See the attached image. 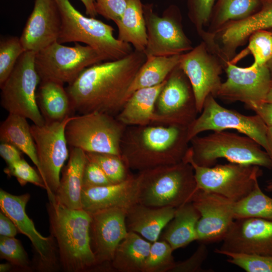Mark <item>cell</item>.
Returning <instances> with one entry per match:
<instances>
[{
	"label": "cell",
	"mask_w": 272,
	"mask_h": 272,
	"mask_svg": "<svg viewBox=\"0 0 272 272\" xmlns=\"http://www.w3.org/2000/svg\"><path fill=\"white\" fill-rule=\"evenodd\" d=\"M216 253L226 256L227 261L247 272H272V255L251 254L215 249Z\"/></svg>",
	"instance_id": "cell-39"
},
{
	"label": "cell",
	"mask_w": 272,
	"mask_h": 272,
	"mask_svg": "<svg viewBox=\"0 0 272 272\" xmlns=\"http://www.w3.org/2000/svg\"><path fill=\"white\" fill-rule=\"evenodd\" d=\"M187 128L150 124L126 126L120 155L127 168L139 172L184 160L189 148Z\"/></svg>",
	"instance_id": "cell-2"
},
{
	"label": "cell",
	"mask_w": 272,
	"mask_h": 272,
	"mask_svg": "<svg viewBox=\"0 0 272 272\" xmlns=\"http://www.w3.org/2000/svg\"><path fill=\"white\" fill-rule=\"evenodd\" d=\"M151 242L128 231L117 247L110 265L119 272H143Z\"/></svg>",
	"instance_id": "cell-28"
},
{
	"label": "cell",
	"mask_w": 272,
	"mask_h": 272,
	"mask_svg": "<svg viewBox=\"0 0 272 272\" xmlns=\"http://www.w3.org/2000/svg\"><path fill=\"white\" fill-rule=\"evenodd\" d=\"M147 42L144 53L152 56H172L191 50L192 42L185 33L179 9L171 5L159 16L151 4H143Z\"/></svg>",
	"instance_id": "cell-13"
},
{
	"label": "cell",
	"mask_w": 272,
	"mask_h": 272,
	"mask_svg": "<svg viewBox=\"0 0 272 272\" xmlns=\"http://www.w3.org/2000/svg\"><path fill=\"white\" fill-rule=\"evenodd\" d=\"M18 230L13 221L2 211L0 213V235L15 237Z\"/></svg>",
	"instance_id": "cell-48"
},
{
	"label": "cell",
	"mask_w": 272,
	"mask_h": 272,
	"mask_svg": "<svg viewBox=\"0 0 272 272\" xmlns=\"http://www.w3.org/2000/svg\"><path fill=\"white\" fill-rule=\"evenodd\" d=\"M264 101L272 102V84Z\"/></svg>",
	"instance_id": "cell-52"
},
{
	"label": "cell",
	"mask_w": 272,
	"mask_h": 272,
	"mask_svg": "<svg viewBox=\"0 0 272 272\" xmlns=\"http://www.w3.org/2000/svg\"><path fill=\"white\" fill-rule=\"evenodd\" d=\"M36 98L45 122L62 120L73 111L66 89L59 83L41 81Z\"/></svg>",
	"instance_id": "cell-29"
},
{
	"label": "cell",
	"mask_w": 272,
	"mask_h": 272,
	"mask_svg": "<svg viewBox=\"0 0 272 272\" xmlns=\"http://www.w3.org/2000/svg\"><path fill=\"white\" fill-rule=\"evenodd\" d=\"M235 219L258 218L272 221V197L266 195L257 182L244 198L235 202Z\"/></svg>",
	"instance_id": "cell-34"
},
{
	"label": "cell",
	"mask_w": 272,
	"mask_h": 272,
	"mask_svg": "<svg viewBox=\"0 0 272 272\" xmlns=\"http://www.w3.org/2000/svg\"><path fill=\"white\" fill-rule=\"evenodd\" d=\"M0 256L13 266L25 271L31 269L27 252L15 237H0Z\"/></svg>",
	"instance_id": "cell-40"
},
{
	"label": "cell",
	"mask_w": 272,
	"mask_h": 272,
	"mask_svg": "<svg viewBox=\"0 0 272 272\" xmlns=\"http://www.w3.org/2000/svg\"><path fill=\"white\" fill-rule=\"evenodd\" d=\"M22 152L12 144L1 142L0 144V155L7 165L21 160Z\"/></svg>",
	"instance_id": "cell-47"
},
{
	"label": "cell",
	"mask_w": 272,
	"mask_h": 272,
	"mask_svg": "<svg viewBox=\"0 0 272 272\" xmlns=\"http://www.w3.org/2000/svg\"><path fill=\"white\" fill-rule=\"evenodd\" d=\"M4 171L8 176L15 177L21 186L30 183L45 189L46 188L39 173L23 158L7 165Z\"/></svg>",
	"instance_id": "cell-42"
},
{
	"label": "cell",
	"mask_w": 272,
	"mask_h": 272,
	"mask_svg": "<svg viewBox=\"0 0 272 272\" xmlns=\"http://www.w3.org/2000/svg\"><path fill=\"white\" fill-rule=\"evenodd\" d=\"M146 59L144 52L134 49L122 58L103 61L85 69L65 88L73 111L80 114L98 112L116 116Z\"/></svg>",
	"instance_id": "cell-1"
},
{
	"label": "cell",
	"mask_w": 272,
	"mask_h": 272,
	"mask_svg": "<svg viewBox=\"0 0 272 272\" xmlns=\"http://www.w3.org/2000/svg\"><path fill=\"white\" fill-rule=\"evenodd\" d=\"M180 57L181 54L147 57L128 90L127 100L138 89L154 87L164 82L178 65Z\"/></svg>",
	"instance_id": "cell-32"
},
{
	"label": "cell",
	"mask_w": 272,
	"mask_h": 272,
	"mask_svg": "<svg viewBox=\"0 0 272 272\" xmlns=\"http://www.w3.org/2000/svg\"><path fill=\"white\" fill-rule=\"evenodd\" d=\"M266 138L269 149L268 154L272 162V126H267Z\"/></svg>",
	"instance_id": "cell-50"
},
{
	"label": "cell",
	"mask_w": 272,
	"mask_h": 272,
	"mask_svg": "<svg viewBox=\"0 0 272 272\" xmlns=\"http://www.w3.org/2000/svg\"><path fill=\"white\" fill-rule=\"evenodd\" d=\"M50 231L56 244L59 262L66 272H82L97 267L91 246V215L49 199L47 205Z\"/></svg>",
	"instance_id": "cell-3"
},
{
	"label": "cell",
	"mask_w": 272,
	"mask_h": 272,
	"mask_svg": "<svg viewBox=\"0 0 272 272\" xmlns=\"http://www.w3.org/2000/svg\"><path fill=\"white\" fill-rule=\"evenodd\" d=\"M225 71L227 79L222 83L216 98L228 102H242L245 105L265 101L272 84L266 64L252 63L241 67L228 61Z\"/></svg>",
	"instance_id": "cell-17"
},
{
	"label": "cell",
	"mask_w": 272,
	"mask_h": 272,
	"mask_svg": "<svg viewBox=\"0 0 272 272\" xmlns=\"http://www.w3.org/2000/svg\"><path fill=\"white\" fill-rule=\"evenodd\" d=\"M260 2H262V1H271V0H259Z\"/></svg>",
	"instance_id": "cell-55"
},
{
	"label": "cell",
	"mask_w": 272,
	"mask_h": 272,
	"mask_svg": "<svg viewBox=\"0 0 272 272\" xmlns=\"http://www.w3.org/2000/svg\"><path fill=\"white\" fill-rule=\"evenodd\" d=\"M226 65L202 41L181 54L179 66L190 83L198 113L209 95L216 97L222 83L220 76Z\"/></svg>",
	"instance_id": "cell-15"
},
{
	"label": "cell",
	"mask_w": 272,
	"mask_h": 272,
	"mask_svg": "<svg viewBox=\"0 0 272 272\" xmlns=\"http://www.w3.org/2000/svg\"><path fill=\"white\" fill-rule=\"evenodd\" d=\"M70 148L68 161L61 170L62 176L54 199L69 208L81 209L83 175L87 157L82 149Z\"/></svg>",
	"instance_id": "cell-25"
},
{
	"label": "cell",
	"mask_w": 272,
	"mask_h": 272,
	"mask_svg": "<svg viewBox=\"0 0 272 272\" xmlns=\"http://www.w3.org/2000/svg\"><path fill=\"white\" fill-rule=\"evenodd\" d=\"M112 184L101 168L87 159L83 175V187H98Z\"/></svg>",
	"instance_id": "cell-45"
},
{
	"label": "cell",
	"mask_w": 272,
	"mask_h": 272,
	"mask_svg": "<svg viewBox=\"0 0 272 272\" xmlns=\"http://www.w3.org/2000/svg\"><path fill=\"white\" fill-rule=\"evenodd\" d=\"M189 152L193 161L203 167L213 166L220 158L231 163L272 168V162L265 151L246 135L226 130L213 131L206 136L193 137Z\"/></svg>",
	"instance_id": "cell-6"
},
{
	"label": "cell",
	"mask_w": 272,
	"mask_h": 272,
	"mask_svg": "<svg viewBox=\"0 0 272 272\" xmlns=\"http://www.w3.org/2000/svg\"><path fill=\"white\" fill-rule=\"evenodd\" d=\"M126 126L115 116L98 112L73 116L65 127L70 147L86 153L120 155V144Z\"/></svg>",
	"instance_id": "cell-7"
},
{
	"label": "cell",
	"mask_w": 272,
	"mask_h": 272,
	"mask_svg": "<svg viewBox=\"0 0 272 272\" xmlns=\"http://www.w3.org/2000/svg\"><path fill=\"white\" fill-rule=\"evenodd\" d=\"M13 265L10 262L5 263H1L0 264V271L1 272H7L11 270Z\"/></svg>",
	"instance_id": "cell-51"
},
{
	"label": "cell",
	"mask_w": 272,
	"mask_h": 272,
	"mask_svg": "<svg viewBox=\"0 0 272 272\" xmlns=\"http://www.w3.org/2000/svg\"><path fill=\"white\" fill-rule=\"evenodd\" d=\"M61 25L54 0H35L20 37L25 51L35 53L57 41Z\"/></svg>",
	"instance_id": "cell-21"
},
{
	"label": "cell",
	"mask_w": 272,
	"mask_h": 272,
	"mask_svg": "<svg viewBox=\"0 0 272 272\" xmlns=\"http://www.w3.org/2000/svg\"><path fill=\"white\" fill-rule=\"evenodd\" d=\"M173 251L165 240L152 242L143 272H171L176 264Z\"/></svg>",
	"instance_id": "cell-36"
},
{
	"label": "cell",
	"mask_w": 272,
	"mask_h": 272,
	"mask_svg": "<svg viewBox=\"0 0 272 272\" xmlns=\"http://www.w3.org/2000/svg\"><path fill=\"white\" fill-rule=\"evenodd\" d=\"M30 195H14L1 189V210L14 223L19 232L31 241L35 253L36 269L45 271L56 269L59 261L57 248L53 237H44L35 228L26 213Z\"/></svg>",
	"instance_id": "cell-16"
},
{
	"label": "cell",
	"mask_w": 272,
	"mask_h": 272,
	"mask_svg": "<svg viewBox=\"0 0 272 272\" xmlns=\"http://www.w3.org/2000/svg\"><path fill=\"white\" fill-rule=\"evenodd\" d=\"M126 212L114 207L90 213L91 246L97 267L110 265L117 247L127 235Z\"/></svg>",
	"instance_id": "cell-19"
},
{
	"label": "cell",
	"mask_w": 272,
	"mask_h": 272,
	"mask_svg": "<svg viewBox=\"0 0 272 272\" xmlns=\"http://www.w3.org/2000/svg\"><path fill=\"white\" fill-rule=\"evenodd\" d=\"M166 80L157 86L132 93L115 116L117 119L126 126L155 124L156 103Z\"/></svg>",
	"instance_id": "cell-26"
},
{
	"label": "cell",
	"mask_w": 272,
	"mask_h": 272,
	"mask_svg": "<svg viewBox=\"0 0 272 272\" xmlns=\"http://www.w3.org/2000/svg\"><path fill=\"white\" fill-rule=\"evenodd\" d=\"M200 214L192 202L176 208L173 219L165 227L162 240L167 242L173 250L197 241L196 227Z\"/></svg>",
	"instance_id": "cell-27"
},
{
	"label": "cell",
	"mask_w": 272,
	"mask_h": 272,
	"mask_svg": "<svg viewBox=\"0 0 272 272\" xmlns=\"http://www.w3.org/2000/svg\"><path fill=\"white\" fill-rule=\"evenodd\" d=\"M155 124L188 128L198 113L190 83L178 65L170 74L157 98Z\"/></svg>",
	"instance_id": "cell-14"
},
{
	"label": "cell",
	"mask_w": 272,
	"mask_h": 272,
	"mask_svg": "<svg viewBox=\"0 0 272 272\" xmlns=\"http://www.w3.org/2000/svg\"><path fill=\"white\" fill-rule=\"evenodd\" d=\"M260 7L259 0H217L206 31L214 34L229 23L248 18Z\"/></svg>",
	"instance_id": "cell-33"
},
{
	"label": "cell",
	"mask_w": 272,
	"mask_h": 272,
	"mask_svg": "<svg viewBox=\"0 0 272 272\" xmlns=\"http://www.w3.org/2000/svg\"><path fill=\"white\" fill-rule=\"evenodd\" d=\"M208 255L205 243H200L195 251L184 261L176 262L171 272H199L205 271L202 264Z\"/></svg>",
	"instance_id": "cell-44"
},
{
	"label": "cell",
	"mask_w": 272,
	"mask_h": 272,
	"mask_svg": "<svg viewBox=\"0 0 272 272\" xmlns=\"http://www.w3.org/2000/svg\"><path fill=\"white\" fill-rule=\"evenodd\" d=\"M261 2L260 9L242 20L229 23L213 34L223 57L230 61L237 49L245 45L254 32L272 29V1Z\"/></svg>",
	"instance_id": "cell-22"
},
{
	"label": "cell",
	"mask_w": 272,
	"mask_h": 272,
	"mask_svg": "<svg viewBox=\"0 0 272 272\" xmlns=\"http://www.w3.org/2000/svg\"><path fill=\"white\" fill-rule=\"evenodd\" d=\"M73 116L60 121L45 122L43 125L30 126L39 161V174L46 186L49 199L55 197L60 182V174L70 151L65 137V127Z\"/></svg>",
	"instance_id": "cell-11"
},
{
	"label": "cell",
	"mask_w": 272,
	"mask_h": 272,
	"mask_svg": "<svg viewBox=\"0 0 272 272\" xmlns=\"http://www.w3.org/2000/svg\"><path fill=\"white\" fill-rule=\"evenodd\" d=\"M27 119L19 115L9 113L0 125V141L13 145L31 160L37 167L40 166L35 142Z\"/></svg>",
	"instance_id": "cell-31"
},
{
	"label": "cell",
	"mask_w": 272,
	"mask_h": 272,
	"mask_svg": "<svg viewBox=\"0 0 272 272\" xmlns=\"http://www.w3.org/2000/svg\"><path fill=\"white\" fill-rule=\"evenodd\" d=\"M266 65L267 66L272 78V57L270 58V59L266 63Z\"/></svg>",
	"instance_id": "cell-53"
},
{
	"label": "cell",
	"mask_w": 272,
	"mask_h": 272,
	"mask_svg": "<svg viewBox=\"0 0 272 272\" xmlns=\"http://www.w3.org/2000/svg\"><path fill=\"white\" fill-rule=\"evenodd\" d=\"M26 51L20 37L10 36L0 41V86L8 79L18 59Z\"/></svg>",
	"instance_id": "cell-38"
},
{
	"label": "cell",
	"mask_w": 272,
	"mask_h": 272,
	"mask_svg": "<svg viewBox=\"0 0 272 272\" xmlns=\"http://www.w3.org/2000/svg\"><path fill=\"white\" fill-rule=\"evenodd\" d=\"M139 182L131 175L118 183L91 187H83L82 209L90 213L107 208L117 207L127 210L138 203Z\"/></svg>",
	"instance_id": "cell-23"
},
{
	"label": "cell",
	"mask_w": 272,
	"mask_h": 272,
	"mask_svg": "<svg viewBox=\"0 0 272 272\" xmlns=\"http://www.w3.org/2000/svg\"><path fill=\"white\" fill-rule=\"evenodd\" d=\"M35 52L26 51L19 58L10 75L0 86L1 105L9 113L23 116L41 126L45 120L37 101L41 80L35 67Z\"/></svg>",
	"instance_id": "cell-8"
},
{
	"label": "cell",
	"mask_w": 272,
	"mask_h": 272,
	"mask_svg": "<svg viewBox=\"0 0 272 272\" xmlns=\"http://www.w3.org/2000/svg\"><path fill=\"white\" fill-rule=\"evenodd\" d=\"M138 203L177 208L192 201L198 190L192 165L184 159L171 165L139 172Z\"/></svg>",
	"instance_id": "cell-4"
},
{
	"label": "cell",
	"mask_w": 272,
	"mask_h": 272,
	"mask_svg": "<svg viewBox=\"0 0 272 272\" xmlns=\"http://www.w3.org/2000/svg\"><path fill=\"white\" fill-rule=\"evenodd\" d=\"M88 160L96 163L112 183H118L128 178L131 174L120 156L100 153H86Z\"/></svg>",
	"instance_id": "cell-37"
},
{
	"label": "cell",
	"mask_w": 272,
	"mask_h": 272,
	"mask_svg": "<svg viewBox=\"0 0 272 272\" xmlns=\"http://www.w3.org/2000/svg\"><path fill=\"white\" fill-rule=\"evenodd\" d=\"M85 8L86 14L90 17L96 18L97 13L95 8V0H80Z\"/></svg>",
	"instance_id": "cell-49"
},
{
	"label": "cell",
	"mask_w": 272,
	"mask_h": 272,
	"mask_svg": "<svg viewBox=\"0 0 272 272\" xmlns=\"http://www.w3.org/2000/svg\"><path fill=\"white\" fill-rule=\"evenodd\" d=\"M265 189L268 191H272V180L267 183Z\"/></svg>",
	"instance_id": "cell-54"
},
{
	"label": "cell",
	"mask_w": 272,
	"mask_h": 272,
	"mask_svg": "<svg viewBox=\"0 0 272 272\" xmlns=\"http://www.w3.org/2000/svg\"><path fill=\"white\" fill-rule=\"evenodd\" d=\"M217 0H187L188 16L199 35L208 26Z\"/></svg>",
	"instance_id": "cell-41"
},
{
	"label": "cell",
	"mask_w": 272,
	"mask_h": 272,
	"mask_svg": "<svg viewBox=\"0 0 272 272\" xmlns=\"http://www.w3.org/2000/svg\"><path fill=\"white\" fill-rule=\"evenodd\" d=\"M175 210L173 207L155 208L137 203L127 210V230L151 243L157 241L162 230L173 219Z\"/></svg>",
	"instance_id": "cell-24"
},
{
	"label": "cell",
	"mask_w": 272,
	"mask_h": 272,
	"mask_svg": "<svg viewBox=\"0 0 272 272\" xmlns=\"http://www.w3.org/2000/svg\"><path fill=\"white\" fill-rule=\"evenodd\" d=\"M191 202L200 214L196 227L197 241L205 244L222 241L235 220V202L199 189Z\"/></svg>",
	"instance_id": "cell-18"
},
{
	"label": "cell",
	"mask_w": 272,
	"mask_h": 272,
	"mask_svg": "<svg viewBox=\"0 0 272 272\" xmlns=\"http://www.w3.org/2000/svg\"><path fill=\"white\" fill-rule=\"evenodd\" d=\"M54 1L61 21L58 43H83L96 50L105 61L122 58L133 51L131 44L114 37L111 25L84 16L70 0Z\"/></svg>",
	"instance_id": "cell-5"
},
{
	"label": "cell",
	"mask_w": 272,
	"mask_h": 272,
	"mask_svg": "<svg viewBox=\"0 0 272 272\" xmlns=\"http://www.w3.org/2000/svg\"><path fill=\"white\" fill-rule=\"evenodd\" d=\"M127 0H95L97 14L115 23L121 18L126 9Z\"/></svg>",
	"instance_id": "cell-43"
},
{
	"label": "cell",
	"mask_w": 272,
	"mask_h": 272,
	"mask_svg": "<svg viewBox=\"0 0 272 272\" xmlns=\"http://www.w3.org/2000/svg\"><path fill=\"white\" fill-rule=\"evenodd\" d=\"M245 107L253 111L267 126H272V102L252 103L245 104Z\"/></svg>",
	"instance_id": "cell-46"
},
{
	"label": "cell",
	"mask_w": 272,
	"mask_h": 272,
	"mask_svg": "<svg viewBox=\"0 0 272 272\" xmlns=\"http://www.w3.org/2000/svg\"><path fill=\"white\" fill-rule=\"evenodd\" d=\"M192 166L198 189L218 194L234 201L246 196L262 174L259 166L230 162L203 167L192 160L189 149L184 158Z\"/></svg>",
	"instance_id": "cell-9"
},
{
	"label": "cell",
	"mask_w": 272,
	"mask_h": 272,
	"mask_svg": "<svg viewBox=\"0 0 272 272\" xmlns=\"http://www.w3.org/2000/svg\"><path fill=\"white\" fill-rule=\"evenodd\" d=\"M115 24L118 40L131 44L134 50L144 52L147 34L141 0H127L121 18Z\"/></svg>",
	"instance_id": "cell-30"
},
{
	"label": "cell",
	"mask_w": 272,
	"mask_h": 272,
	"mask_svg": "<svg viewBox=\"0 0 272 272\" xmlns=\"http://www.w3.org/2000/svg\"><path fill=\"white\" fill-rule=\"evenodd\" d=\"M220 250L272 255V221L258 218L235 219Z\"/></svg>",
	"instance_id": "cell-20"
},
{
	"label": "cell",
	"mask_w": 272,
	"mask_h": 272,
	"mask_svg": "<svg viewBox=\"0 0 272 272\" xmlns=\"http://www.w3.org/2000/svg\"><path fill=\"white\" fill-rule=\"evenodd\" d=\"M105 61L88 45L67 46L56 41L35 53V65L41 81L64 85L74 81L86 68Z\"/></svg>",
	"instance_id": "cell-10"
},
{
	"label": "cell",
	"mask_w": 272,
	"mask_h": 272,
	"mask_svg": "<svg viewBox=\"0 0 272 272\" xmlns=\"http://www.w3.org/2000/svg\"><path fill=\"white\" fill-rule=\"evenodd\" d=\"M235 129L256 142L268 154L267 125L257 114L246 115L221 106L212 95H209L203 104L201 114L187 128V138L207 130L221 131Z\"/></svg>",
	"instance_id": "cell-12"
},
{
	"label": "cell",
	"mask_w": 272,
	"mask_h": 272,
	"mask_svg": "<svg viewBox=\"0 0 272 272\" xmlns=\"http://www.w3.org/2000/svg\"><path fill=\"white\" fill-rule=\"evenodd\" d=\"M247 47L230 61L236 64L239 60L248 54L254 58L253 63L266 64L272 57V29L258 30L251 35Z\"/></svg>",
	"instance_id": "cell-35"
}]
</instances>
